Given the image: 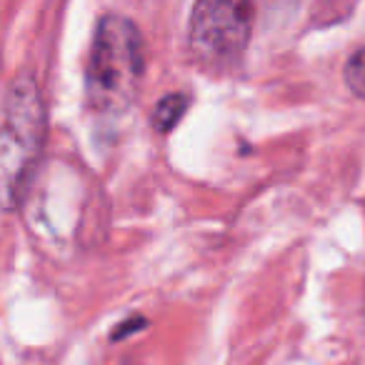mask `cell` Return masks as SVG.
<instances>
[{
    "mask_svg": "<svg viewBox=\"0 0 365 365\" xmlns=\"http://www.w3.org/2000/svg\"><path fill=\"white\" fill-rule=\"evenodd\" d=\"M188 110V98L182 93H168L155 103L150 113V123L158 133H170L182 118V113Z\"/></svg>",
    "mask_w": 365,
    "mask_h": 365,
    "instance_id": "277c9868",
    "label": "cell"
},
{
    "mask_svg": "<svg viewBox=\"0 0 365 365\" xmlns=\"http://www.w3.org/2000/svg\"><path fill=\"white\" fill-rule=\"evenodd\" d=\"M145 318H130V320H125V323H120L118 328H113V333H110V340L113 343H118V340H125L128 335H133V333H138L140 328H145Z\"/></svg>",
    "mask_w": 365,
    "mask_h": 365,
    "instance_id": "8992f818",
    "label": "cell"
},
{
    "mask_svg": "<svg viewBox=\"0 0 365 365\" xmlns=\"http://www.w3.org/2000/svg\"><path fill=\"white\" fill-rule=\"evenodd\" d=\"M46 138V108L33 78L18 76L6 93L0 130V188L3 205L13 210L23 198Z\"/></svg>",
    "mask_w": 365,
    "mask_h": 365,
    "instance_id": "7a4b0ae2",
    "label": "cell"
},
{
    "mask_svg": "<svg viewBox=\"0 0 365 365\" xmlns=\"http://www.w3.org/2000/svg\"><path fill=\"white\" fill-rule=\"evenodd\" d=\"M253 31V6L228 0H200L190 13V51L195 61L228 66L243 56Z\"/></svg>",
    "mask_w": 365,
    "mask_h": 365,
    "instance_id": "3957f363",
    "label": "cell"
},
{
    "mask_svg": "<svg viewBox=\"0 0 365 365\" xmlns=\"http://www.w3.org/2000/svg\"><path fill=\"white\" fill-rule=\"evenodd\" d=\"M343 76H345V83H348L350 91L365 101V48L355 51L353 56L348 58Z\"/></svg>",
    "mask_w": 365,
    "mask_h": 365,
    "instance_id": "5b68a950",
    "label": "cell"
},
{
    "mask_svg": "<svg viewBox=\"0 0 365 365\" xmlns=\"http://www.w3.org/2000/svg\"><path fill=\"white\" fill-rule=\"evenodd\" d=\"M145 73V46L138 26L125 16L106 13L93 33L86 66L88 106L103 115L128 110Z\"/></svg>",
    "mask_w": 365,
    "mask_h": 365,
    "instance_id": "6da1fadb",
    "label": "cell"
}]
</instances>
